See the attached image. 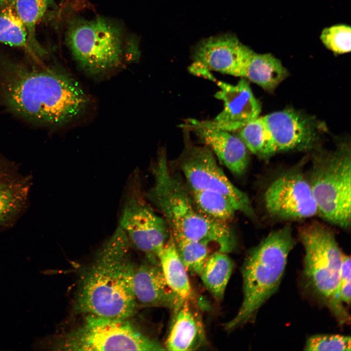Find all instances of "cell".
Listing matches in <instances>:
<instances>
[{"mask_svg": "<svg viewBox=\"0 0 351 351\" xmlns=\"http://www.w3.org/2000/svg\"><path fill=\"white\" fill-rule=\"evenodd\" d=\"M0 97L15 114L50 126L74 119L88 103L79 84L62 70L8 61L0 67Z\"/></svg>", "mask_w": 351, "mask_h": 351, "instance_id": "cell-1", "label": "cell"}, {"mask_svg": "<svg viewBox=\"0 0 351 351\" xmlns=\"http://www.w3.org/2000/svg\"><path fill=\"white\" fill-rule=\"evenodd\" d=\"M131 242L118 225L81 276L74 309L78 313L128 319L138 308L133 289Z\"/></svg>", "mask_w": 351, "mask_h": 351, "instance_id": "cell-2", "label": "cell"}, {"mask_svg": "<svg viewBox=\"0 0 351 351\" xmlns=\"http://www.w3.org/2000/svg\"><path fill=\"white\" fill-rule=\"evenodd\" d=\"M153 173L154 183L146 198L163 215L174 238L214 243L229 253L236 246L227 222L209 217L195 206L180 179L170 171L164 152L159 154Z\"/></svg>", "mask_w": 351, "mask_h": 351, "instance_id": "cell-3", "label": "cell"}, {"mask_svg": "<svg viewBox=\"0 0 351 351\" xmlns=\"http://www.w3.org/2000/svg\"><path fill=\"white\" fill-rule=\"evenodd\" d=\"M295 241L290 224L271 232L247 255L242 268L243 298L236 314L225 324L232 330L254 318L278 289Z\"/></svg>", "mask_w": 351, "mask_h": 351, "instance_id": "cell-4", "label": "cell"}, {"mask_svg": "<svg viewBox=\"0 0 351 351\" xmlns=\"http://www.w3.org/2000/svg\"><path fill=\"white\" fill-rule=\"evenodd\" d=\"M66 44L78 63L94 73L118 66L125 54L137 56L136 42L126 36L121 25L113 20L97 17H74L68 23Z\"/></svg>", "mask_w": 351, "mask_h": 351, "instance_id": "cell-5", "label": "cell"}, {"mask_svg": "<svg viewBox=\"0 0 351 351\" xmlns=\"http://www.w3.org/2000/svg\"><path fill=\"white\" fill-rule=\"evenodd\" d=\"M299 236L305 250L303 274L308 287L340 324L348 323L350 316L339 293L343 254L334 233L315 222L301 227Z\"/></svg>", "mask_w": 351, "mask_h": 351, "instance_id": "cell-6", "label": "cell"}, {"mask_svg": "<svg viewBox=\"0 0 351 351\" xmlns=\"http://www.w3.org/2000/svg\"><path fill=\"white\" fill-rule=\"evenodd\" d=\"M307 176L318 214L328 222L348 229L351 222V151L350 143L313 155Z\"/></svg>", "mask_w": 351, "mask_h": 351, "instance_id": "cell-7", "label": "cell"}, {"mask_svg": "<svg viewBox=\"0 0 351 351\" xmlns=\"http://www.w3.org/2000/svg\"><path fill=\"white\" fill-rule=\"evenodd\" d=\"M86 316L77 328L53 338L40 339L35 347L63 351L166 350L128 319Z\"/></svg>", "mask_w": 351, "mask_h": 351, "instance_id": "cell-8", "label": "cell"}, {"mask_svg": "<svg viewBox=\"0 0 351 351\" xmlns=\"http://www.w3.org/2000/svg\"><path fill=\"white\" fill-rule=\"evenodd\" d=\"M184 129V148L178 163L192 191L220 193L231 201L236 211L254 219L255 214L248 196L235 187L217 164L212 151L206 146L193 144L189 130Z\"/></svg>", "mask_w": 351, "mask_h": 351, "instance_id": "cell-9", "label": "cell"}, {"mask_svg": "<svg viewBox=\"0 0 351 351\" xmlns=\"http://www.w3.org/2000/svg\"><path fill=\"white\" fill-rule=\"evenodd\" d=\"M263 201L268 214L277 219L299 220L318 214L308 177L299 166L274 178L264 192Z\"/></svg>", "mask_w": 351, "mask_h": 351, "instance_id": "cell-10", "label": "cell"}, {"mask_svg": "<svg viewBox=\"0 0 351 351\" xmlns=\"http://www.w3.org/2000/svg\"><path fill=\"white\" fill-rule=\"evenodd\" d=\"M136 187L128 192L119 225L138 250L146 255L158 258L170 236V231L166 220L156 214L146 203Z\"/></svg>", "mask_w": 351, "mask_h": 351, "instance_id": "cell-11", "label": "cell"}, {"mask_svg": "<svg viewBox=\"0 0 351 351\" xmlns=\"http://www.w3.org/2000/svg\"><path fill=\"white\" fill-rule=\"evenodd\" d=\"M271 135L276 153L314 148L318 139L316 121L292 109L263 117Z\"/></svg>", "mask_w": 351, "mask_h": 351, "instance_id": "cell-12", "label": "cell"}, {"mask_svg": "<svg viewBox=\"0 0 351 351\" xmlns=\"http://www.w3.org/2000/svg\"><path fill=\"white\" fill-rule=\"evenodd\" d=\"M183 126L192 131L234 175L241 176L246 173L249 163L248 150L237 135L217 127L212 121L190 119Z\"/></svg>", "mask_w": 351, "mask_h": 351, "instance_id": "cell-13", "label": "cell"}, {"mask_svg": "<svg viewBox=\"0 0 351 351\" xmlns=\"http://www.w3.org/2000/svg\"><path fill=\"white\" fill-rule=\"evenodd\" d=\"M214 81L220 89L214 97L223 102V109L212 120L215 126L232 133L259 117L260 104L246 79L241 78L235 85Z\"/></svg>", "mask_w": 351, "mask_h": 351, "instance_id": "cell-14", "label": "cell"}, {"mask_svg": "<svg viewBox=\"0 0 351 351\" xmlns=\"http://www.w3.org/2000/svg\"><path fill=\"white\" fill-rule=\"evenodd\" d=\"M133 289L138 307H161L173 311L181 303L167 284L158 259L145 255L135 265Z\"/></svg>", "mask_w": 351, "mask_h": 351, "instance_id": "cell-15", "label": "cell"}, {"mask_svg": "<svg viewBox=\"0 0 351 351\" xmlns=\"http://www.w3.org/2000/svg\"><path fill=\"white\" fill-rule=\"evenodd\" d=\"M248 48L233 35L212 37L196 47L194 62L210 71L236 76Z\"/></svg>", "mask_w": 351, "mask_h": 351, "instance_id": "cell-16", "label": "cell"}, {"mask_svg": "<svg viewBox=\"0 0 351 351\" xmlns=\"http://www.w3.org/2000/svg\"><path fill=\"white\" fill-rule=\"evenodd\" d=\"M194 301L185 300L173 311L174 315L165 343L166 350H196L206 341L203 323Z\"/></svg>", "mask_w": 351, "mask_h": 351, "instance_id": "cell-17", "label": "cell"}, {"mask_svg": "<svg viewBox=\"0 0 351 351\" xmlns=\"http://www.w3.org/2000/svg\"><path fill=\"white\" fill-rule=\"evenodd\" d=\"M32 176L18 173L0 177V233L12 227L26 210Z\"/></svg>", "mask_w": 351, "mask_h": 351, "instance_id": "cell-18", "label": "cell"}, {"mask_svg": "<svg viewBox=\"0 0 351 351\" xmlns=\"http://www.w3.org/2000/svg\"><path fill=\"white\" fill-rule=\"evenodd\" d=\"M281 61L271 54H258L249 48L237 76L248 79L265 90L273 91L288 76Z\"/></svg>", "mask_w": 351, "mask_h": 351, "instance_id": "cell-19", "label": "cell"}, {"mask_svg": "<svg viewBox=\"0 0 351 351\" xmlns=\"http://www.w3.org/2000/svg\"><path fill=\"white\" fill-rule=\"evenodd\" d=\"M158 259L167 284L180 302L194 301L187 271L178 254L171 233Z\"/></svg>", "mask_w": 351, "mask_h": 351, "instance_id": "cell-20", "label": "cell"}, {"mask_svg": "<svg viewBox=\"0 0 351 351\" xmlns=\"http://www.w3.org/2000/svg\"><path fill=\"white\" fill-rule=\"evenodd\" d=\"M233 267L227 253L217 251L209 255L199 274L205 287L218 301L224 296Z\"/></svg>", "mask_w": 351, "mask_h": 351, "instance_id": "cell-21", "label": "cell"}, {"mask_svg": "<svg viewBox=\"0 0 351 351\" xmlns=\"http://www.w3.org/2000/svg\"><path fill=\"white\" fill-rule=\"evenodd\" d=\"M248 151L263 159L276 154L273 140L263 117H258L236 131Z\"/></svg>", "mask_w": 351, "mask_h": 351, "instance_id": "cell-22", "label": "cell"}, {"mask_svg": "<svg viewBox=\"0 0 351 351\" xmlns=\"http://www.w3.org/2000/svg\"><path fill=\"white\" fill-rule=\"evenodd\" d=\"M49 0H13L11 4L24 25L28 35L29 42L36 56H42L44 51L36 37L38 23L45 14Z\"/></svg>", "mask_w": 351, "mask_h": 351, "instance_id": "cell-23", "label": "cell"}, {"mask_svg": "<svg viewBox=\"0 0 351 351\" xmlns=\"http://www.w3.org/2000/svg\"><path fill=\"white\" fill-rule=\"evenodd\" d=\"M0 42L21 48L37 57L27 30L11 4L2 6L0 10Z\"/></svg>", "mask_w": 351, "mask_h": 351, "instance_id": "cell-24", "label": "cell"}, {"mask_svg": "<svg viewBox=\"0 0 351 351\" xmlns=\"http://www.w3.org/2000/svg\"><path fill=\"white\" fill-rule=\"evenodd\" d=\"M191 196L198 209L212 218L228 222L233 219L235 209L224 195L209 191H192Z\"/></svg>", "mask_w": 351, "mask_h": 351, "instance_id": "cell-25", "label": "cell"}, {"mask_svg": "<svg viewBox=\"0 0 351 351\" xmlns=\"http://www.w3.org/2000/svg\"><path fill=\"white\" fill-rule=\"evenodd\" d=\"M173 237L187 271L199 275L210 255L209 244L201 241Z\"/></svg>", "mask_w": 351, "mask_h": 351, "instance_id": "cell-26", "label": "cell"}, {"mask_svg": "<svg viewBox=\"0 0 351 351\" xmlns=\"http://www.w3.org/2000/svg\"><path fill=\"white\" fill-rule=\"evenodd\" d=\"M323 44L335 54L351 51V27L345 24L335 25L324 28L320 37Z\"/></svg>", "mask_w": 351, "mask_h": 351, "instance_id": "cell-27", "label": "cell"}, {"mask_svg": "<svg viewBox=\"0 0 351 351\" xmlns=\"http://www.w3.org/2000/svg\"><path fill=\"white\" fill-rule=\"evenodd\" d=\"M304 350L350 351L351 337L339 334L315 335L308 339Z\"/></svg>", "mask_w": 351, "mask_h": 351, "instance_id": "cell-28", "label": "cell"}, {"mask_svg": "<svg viewBox=\"0 0 351 351\" xmlns=\"http://www.w3.org/2000/svg\"><path fill=\"white\" fill-rule=\"evenodd\" d=\"M351 259L343 254L340 268L339 293L343 302L350 304L351 293Z\"/></svg>", "mask_w": 351, "mask_h": 351, "instance_id": "cell-29", "label": "cell"}, {"mask_svg": "<svg viewBox=\"0 0 351 351\" xmlns=\"http://www.w3.org/2000/svg\"><path fill=\"white\" fill-rule=\"evenodd\" d=\"M18 169L16 164L0 154V177L17 173Z\"/></svg>", "mask_w": 351, "mask_h": 351, "instance_id": "cell-30", "label": "cell"}, {"mask_svg": "<svg viewBox=\"0 0 351 351\" xmlns=\"http://www.w3.org/2000/svg\"><path fill=\"white\" fill-rule=\"evenodd\" d=\"M87 0H62V3L68 4L74 10H78L85 6Z\"/></svg>", "mask_w": 351, "mask_h": 351, "instance_id": "cell-31", "label": "cell"}, {"mask_svg": "<svg viewBox=\"0 0 351 351\" xmlns=\"http://www.w3.org/2000/svg\"><path fill=\"white\" fill-rule=\"evenodd\" d=\"M13 0H0V6H3L11 4Z\"/></svg>", "mask_w": 351, "mask_h": 351, "instance_id": "cell-32", "label": "cell"}]
</instances>
